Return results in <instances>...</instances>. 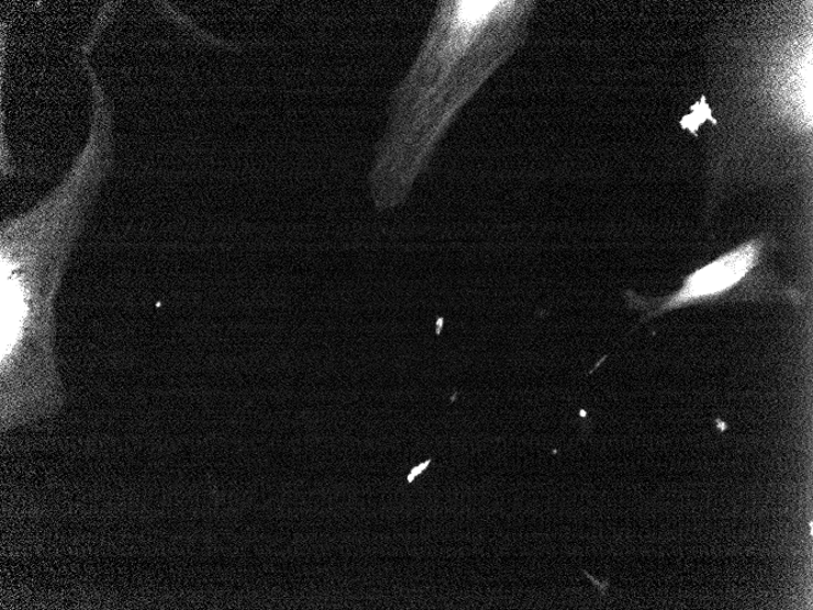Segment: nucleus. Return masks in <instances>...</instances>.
<instances>
[{
	"mask_svg": "<svg viewBox=\"0 0 813 610\" xmlns=\"http://www.w3.org/2000/svg\"><path fill=\"white\" fill-rule=\"evenodd\" d=\"M582 572L587 576V578H589L591 580V583L594 586H597V589H598V591H600L601 596L604 597L605 594H606V591H608V589H609L610 580L606 579L605 581H598L595 578H593L592 575H590L586 570H582Z\"/></svg>",
	"mask_w": 813,
	"mask_h": 610,
	"instance_id": "nucleus-5",
	"label": "nucleus"
},
{
	"mask_svg": "<svg viewBox=\"0 0 813 610\" xmlns=\"http://www.w3.org/2000/svg\"><path fill=\"white\" fill-rule=\"evenodd\" d=\"M716 425L720 432H725L728 429V425L720 420L716 421Z\"/></svg>",
	"mask_w": 813,
	"mask_h": 610,
	"instance_id": "nucleus-6",
	"label": "nucleus"
},
{
	"mask_svg": "<svg viewBox=\"0 0 813 610\" xmlns=\"http://www.w3.org/2000/svg\"><path fill=\"white\" fill-rule=\"evenodd\" d=\"M765 242L755 239L739 245L722 255L715 262L699 268L688 276L679 291L662 299L647 300L645 298L627 297L630 308L646 310V318L657 315L684 307H694L698 303L715 302L721 300H739L736 290L753 274L761 262Z\"/></svg>",
	"mask_w": 813,
	"mask_h": 610,
	"instance_id": "nucleus-3",
	"label": "nucleus"
},
{
	"mask_svg": "<svg viewBox=\"0 0 813 610\" xmlns=\"http://www.w3.org/2000/svg\"><path fill=\"white\" fill-rule=\"evenodd\" d=\"M114 126L90 122L83 149L51 193L0 229L3 415L18 424L58 401L56 300L75 248L114 166Z\"/></svg>",
	"mask_w": 813,
	"mask_h": 610,
	"instance_id": "nucleus-1",
	"label": "nucleus"
},
{
	"mask_svg": "<svg viewBox=\"0 0 813 610\" xmlns=\"http://www.w3.org/2000/svg\"><path fill=\"white\" fill-rule=\"evenodd\" d=\"M534 9L522 0L437 3L420 53L390 97L369 176L379 210L409 197L459 111L522 47Z\"/></svg>",
	"mask_w": 813,
	"mask_h": 610,
	"instance_id": "nucleus-2",
	"label": "nucleus"
},
{
	"mask_svg": "<svg viewBox=\"0 0 813 610\" xmlns=\"http://www.w3.org/2000/svg\"><path fill=\"white\" fill-rule=\"evenodd\" d=\"M432 462H433L432 459H427L426 462L421 463L420 466L414 467L410 472L409 477H406V481H409V484H412L415 478L420 477L421 474L425 472L428 468V466H431Z\"/></svg>",
	"mask_w": 813,
	"mask_h": 610,
	"instance_id": "nucleus-4",
	"label": "nucleus"
}]
</instances>
